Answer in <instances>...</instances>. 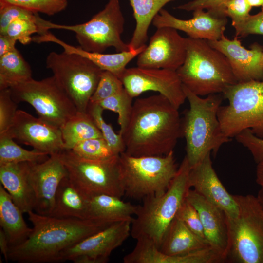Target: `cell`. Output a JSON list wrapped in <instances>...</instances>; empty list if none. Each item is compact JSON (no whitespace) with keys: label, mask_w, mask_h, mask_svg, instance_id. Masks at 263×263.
Instances as JSON below:
<instances>
[{"label":"cell","mask_w":263,"mask_h":263,"mask_svg":"<svg viewBox=\"0 0 263 263\" xmlns=\"http://www.w3.org/2000/svg\"><path fill=\"white\" fill-rule=\"evenodd\" d=\"M122 137L128 155H166L182 137L178 109L161 94L138 98Z\"/></svg>","instance_id":"1"},{"label":"cell","mask_w":263,"mask_h":263,"mask_svg":"<svg viewBox=\"0 0 263 263\" xmlns=\"http://www.w3.org/2000/svg\"><path fill=\"white\" fill-rule=\"evenodd\" d=\"M27 214L32 231L23 242L10 247L9 260L20 263L59 262L63 251L112 224L56 218L33 211Z\"/></svg>","instance_id":"2"},{"label":"cell","mask_w":263,"mask_h":263,"mask_svg":"<svg viewBox=\"0 0 263 263\" xmlns=\"http://www.w3.org/2000/svg\"><path fill=\"white\" fill-rule=\"evenodd\" d=\"M188 109L181 119L182 136L186 140L185 157L192 168L208 153H216L220 148L230 141L224 133L218 117L222 97L220 94L202 97L183 85Z\"/></svg>","instance_id":"3"},{"label":"cell","mask_w":263,"mask_h":263,"mask_svg":"<svg viewBox=\"0 0 263 263\" xmlns=\"http://www.w3.org/2000/svg\"><path fill=\"white\" fill-rule=\"evenodd\" d=\"M184 86L200 96L221 94L238 83L229 62L203 39L186 38V55L176 71Z\"/></svg>","instance_id":"4"},{"label":"cell","mask_w":263,"mask_h":263,"mask_svg":"<svg viewBox=\"0 0 263 263\" xmlns=\"http://www.w3.org/2000/svg\"><path fill=\"white\" fill-rule=\"evenodd\" d=\"M190 169L185 156L166 191L142 200L132 222L131 235L133 239L149 240L158 248L166 229L176 217L191 188Z\"/></svg>","instance_id":"5"},{"label":"cell","mask_w":263,"mask_h":263,"mask_svg":"<svg viewBox=\"0 0 263 263\" xmlns=\"http://www.w3.org/2000/svg\"><path fill=\"white\" fill-rule=\"evenodd\" d=\"M36 23L38 34L52 29L74 32L79 47L88 52L103 53L111 47L117 52L130 50L128 44L121 38L125 19L119 0H109L102 10L81 24H56L42 19L38 14Z\"/></svg>","instance_id":"6"},{"label":"cell","mask_w":263,"mask_h":263,"mask_svg":"<svg viewBox=\"0 0 263 263\" xmlns=\"http://www.w3.org/2000/svg\"><path fill=\"white\" fill-rule=\"evenodd\" d=\"M233 196L239 213L235 218L226 217L228 241L225 262L263 263V208L257 196Z\"/></svg>","instance_id":"7"},{"label":"cell","mask_w":263,"mask_h":263,"mask_svg":"<svg viewBox=\"0 0 263 263\" xmlns=\"http://www.w3.org/2000/svg\"><path fill=\"white\" fill-rule=\"evenodd\" d=\"M125 195L135 200L164 193L176 175L177 167L172 151L163 156L119 155Z\"/></svg>","instance_id":"8"},{"label":"cell","mask_w":263,"mask_h":263,"mask_svg":"<svg viewBox=\"0 0 263 263\" xmlns=\"http://www.w3.org/2000/svg\"><path fill=\"white\" fill-rule=\"evenodd\" d=\"M58 154L70 181L87 197L102 194L120 198L125 195L119 155L106 160H94L80 157L72 150H64Z\"/></svg>","instance_id":"9"},{"label":"cell","mask_w":263,"mask_h":263,"mask_svg":"<svg viewBox=\"0 0 263 263\" xmlns=\"http://www.w3.org/2000/svg\"><path fill=\"white\" fill-rule=\"evenodd\" d=\"M228 102L221 106L218 117L224 134L235 137L244 130L263 128V80L238 82L223 93Z\"/></svg>","instance_id":"10"},{"label":"cell","mask_w":263,"mask_h":263,"mask_svg":"<svg viewBox=\"0 0 263 263\" xmlns=\"http://www.w3.org/2000/svg\"><path fill=\"white\" fill-rule=\"evenodd\" d=\"M46 66L72 100L77 112L87 113L103 70L90 59L65 51L50 52Z\"/></svg>","instance_id":"11"},{"label":"cell","mask_w":263,"mask_h":263,"mask_svg":"<svg viewBox=\"0 0 263 263\" xmlns=\"http://www.w3.org/2000/svg\"><path fill=\"white\" fill-rule=\"evenodd\" d=\"M9 89L17 103H29L38 117L59 128L77 112L74 102L55 77L37 80L33 78Z\"/></svg>","instance_id":"12"},{"label":"cell","mask_w":263,"mask_h":263,"mask_svg":"<svg viewBox=\"0 0 263 263\" xmlns=\"http://www.w3.org/2000/svg\"><path fill=\"white\" fill-rule=\"evenodd\" d=\"M133 220L112 223L63 251L59 262L105 263L112 252L120 246L131 235Z\"/></svg>","instance_id":"13"},{"label":"cell","mask_w":263,"mask_h":263,"mask_svg":"<svg viewBox=\"0 0 263 263\" xmlns=\"http://www.w3.org/2000/svg\"><path fill=\"white\" fill-rule=\"evenodd\" d=\"M120 79L133 98L148 91L157 92L178 109L186 99L176 71L137 66L126 68Z\"/></svg>","instance_id":"14"},{"label":"cell","mask_w":263,"mask_h":263,"mask_svg":"<svg viewBox=\"0 0 263 263\" xmlns=\"http://www.w3.org/2000/svg\"><path fill=\"white\" fill-rule=\"evenodd\" d=\"M186 55V38L182 37L174 28L160 27L137 56V65L177 71L183 64Z\"/></svg>","instance_id":"15"},{"label":"cell","mask_w":263,"mask_h":263,"mask_svg":"<svg viewBox=\"0 0 263 263\" xmlns=\"http://www.w3.org/2000/svg\"><path fill=\"white\" fill-rule=\"evenodd\" d=\"M7 132L14 139L49 155L65 150L60 129L25 111L18 110Z\"/></svg>","instance_id":"16"},{"label":"cell","mask_w":263,"mask_h":263,"mask_svg":"<svg viewBox=\"0 0 263 263\" xmlns=\"http://www.w3.org/2000/svg\"><path fill=\"white\" fill-rule=\"evenodd\" d=\"M67 176L58 153L49 155L41 162H29L28 178L35 196V212L50 215L58 186Z\"/></svg>","instance_id":"17"},{"label":"cell","mask_w":263,"mask_h":263,"mask_svg":"<svg viewBox=\"0 0 263 263\" xmlns=\"http://www.w3.org/2000/svg\"><path fill=\"white\" fill-rule=\"evenodd\" d=\"M207 41L227 58L238 82L263 80V47L261 45L255 42L248 49L242 45L238 38L229 39L224 34L219 40Z\"/></svg>","instance_id":"18"},{"label":"cell","mask_w":263,"mask_h":263,"mask_svg":"<svg viewBox=\"0 0 263 263\" xmlns=\"http://www.w3.org/2000/svg\"><path fill=\"white\" fill-rule=\"evenodd\" d=\"M152 23L157 28L171 27L185 32L189 38L214 41L220 39L224 34L227 19L209 10L196 9L193 11L192 18L181 19L163 8Z\"/></svg>","instance_id":"19"},{"label":"cell","mask_w":263,"mask_h":263,"mask_svg":"<svg viewBox=\"0 0 263 263\" xmlns=\"http://www.w3.org/2000/svg\"><path fill=\"white\" fill-rule=\"evenodd\" d=\"M189 180L190 188L222 209L227 217L232 218L238 216L237 203L233 195L228 192L217 175L212 166L210 153L191 168Z\"/></svg>","instance_id":"20"},{"label":"cell","mask_w":263,"mask_h":263,"mask_svg":"<svg viewBox=\"0 0 263 263\" xmlns=\"http://www.w3.org/2000/svg\"><path fill=\"white\" fill-rule=\"evenodd\" d=\"M186 199L195 207L199 214L207 243L225 261L228 241L225 212L193 189H189Z\"/></svg>","instance_id":"21"},{"label":"cell","mask_w":263,"mask_h":263,"mask_svg":"<svg viewBox=\"0 0 263 263\" xmlns=\"http://www.w3.org/2000/svg\"><path fill=\"white\" fill-rule=\"evenodd\" d=\"M33 41L38 43L53 42L61 46L64 51L80 55L92 61L103 71H107L120 77L127 64L137 56L145 48L146 44L135 50L119 52L114 54L90 52L79 46L75 47L56 38L48 31L33 38Z\"/></svg>","instance_id":"22"},{"label":"cell","mask_w":263,"mask_h":263,"mask_svg":"<svg viewBox=\"0 0 263 263\" xmlns=\"http://www.w3.org/2000/svg\"><path fill=\"white\" fill-rule=\"evenodd\" d=\"M217 259L216 254L210 247L185 255L171 256L161 252L151 242L139 239L133 249L123 257V263H215Z\"/></svg>","instance_id":"23"},{"label":"cell","mask_w":263,"mask_h":263,"mask_svg":"<svg viewBox=\"0 0 263 263\" xmlns=\"http://www.w3.org/2000/svg\"><path fill=\"white\" fill-rule=\"evenodd\" d=\"M28 171L29 162L0 165V184L23 213L34 210L36 204Z\"/></svg>","instance_id":"24"},{"label":"cell","mask_w":263,"mask_h":263,"mask_svg":"<svg viewBox=\"0 0 263 263\" xmlns=\"http://www.w3.org/2000/svg\"><path fill=\"white\" fill-rule=\"evenodd\" d=\"M210 246L176 216L166 229L158 249L171 256H182Z\"/></svg>","instance_id":"25"},{"label":"cell","mask_w":263,"mask_h":263,"mask_svg":"<svg viewBox=\"0 0 263 263\" xmlns=\"http://www.w3.org/2000/svg\"><path fill=\"white\" fill-rule=\"evenodd\" d=\"M119 197L102 194L89 199L87 219L105 223L133 220L138 206L123 201Z\"/></svg>","instance_id":"26"},{"label":"cell","mask_w":263,"mask_h":263,"mask_svg":"<svg viewBox=\"0 0 263 263\" xmlns=\"http://www.w3.org/2000/svg\"><path fill=\"white\" fill-rule=\"evenodd\" d=\"M89 199L75 187L67 176L58 186L54 207L49 216L88 220Z\"/></svg>","instance_id":"27"},{"label":"cell","mask_w":263,"mask_h":263,"mask_svg":"<svg viewBox=\"0 0 263 263\" xmlns=\"http://www.w3.org/2000/svg\"><path fill=\"white\" fill-rule=\"evenodd\" d=\"M22 213L0 184V225L8 238L10 247L23 242L32 231L24 221Z\"/></svg>","instance_id":"28"},{"label":"cell","mask_w":263,"mask_h":263,"mask_svg":"<svg viewBox=\"0 0 263 263\" xmlns=\"http://www.w3.org/2000/svg\"><path fill=\"white\" fill-rule=\"evenodd\" d=\"M174 0H129L136 26L128 43L130 50L146 45L149 28L155 17L167 3Z\"/></svg>","instance_id":"29"},{"label":"cell","mask_w":263,"mask_h":263,"mask_svg":"<svg viewBox=\"0 0 263 263\" xmlns=\"http://www.w3.org/2000/svg\"><path fill=\"white\" fill-rule=\"evenodd\" d=\"M60 129L65 150H71L77 144L86 140L103 137L87 113L77 112Z\"/></svg>","instance_id":"30"},{"label":"cell","mask_w":263,"mask_h":263,"mask_svg":"<svg viewBox=\"0 0 263 263\" xmlns=\"http://www.w3.org/2000/svg\"><path fill=\"white\" fill-rule=\"evenodd\" d=\"M31 78V67L16 48L0 56V90Z\"/></svg>","instance_id":"31"},{"label":"cell","mask_w":263,"mask_h":263,"mask_svg":"<svg viewBox=\"0 0 263 263\" xmlns=\"http://www.w3.org/2000/svg\"><path fill=\"white\" fill-rule=\"evenodd\" d=\"M49 155L33 149L29 150L18 145L7 132L0 134V165L21 162H41Z\"/></svg>","instance_id":"32"},{"label":"cell","mask_w":263,"mask_h":263,"mask_svg":"<svg viewBox=\"0 0 263 263\" xmlns=\"http://www.w3.org/2000/svg\"><path fill=\"white\" fill-rule=\"evenodd\" d=\"M104 109L98 104L89 102L87 113L89 114L98 129L103 138L111 148L117 155L125 152V147L122 136L115 132L111 124L106 122L103 117Z\"/></svg>","instance_id":"33"},{"label":"cell","mask_w":263,"mask_h":263,"mask_svg":"<svg viewBox=\"0 0 263 263\" xmlns=\"http://www.w3.org/2000/svg\"><path fill=\"white\" fill-rule=\"evenodd\" d=\"M132 99L124 89L120 92L98 103L104 110H110L118 114V123L120 126L119 133L121 136L131 117Z\"/></svg>","instance_id":"34"},{"label":"cell","mask_w":263,"mask_h":263,"mask_svg":"<svg viewBox=\"0 0 263 263\" xmlns=\"http://www.w3.org/2000/svg\"><path fill=\"white\" fill-rule=\"evenodd\" d=\"M71 150L78 156L90 160H106L118 155L115 153L103 137L83 141Z\"/></svg>","instance_id":"35"},{"label":"cell","mask_w":263,"mask_h":263,"mask_svg":"<svg viewBox=\"0 0 263 263\" xmlns=\"http://www.w3.org/2000/svg\"><path fill=\"white\" fill-rule=\"evenodd\" d=\"M14 4L34 13L49 16L57 14L67 7L68 0H0Z\"/></svg>","instance_id":"36"},{"label":"cell","mask_w":263,"mask_h":263,"mask_svg":"<svg viewBox=\"0 0 263 263\" xmlns=\"http://www.w3.org/2000/svg\"><path fill=\"white\" fill-rule=\"evenodd\" d=\"M124 89L120 78L111 72L103 71L90 102L98 103L120 92Z\"/></svg>","instance_id":"37"},{"label":"cell","mask_w":263,"mask_h":263,"mask_svg":"<svg viewBox=\"0 0 263 263\" xmlns=\"http://www.w3.org/2000/svg\"><path fill=\"white\" fill-rule=\"evenodd\" d=\"M36 20L18 18L14 20L8 26L4 35L7 36L23 45L30 43L34 33H39Z\"/></svg>","instance_id":"38"},{"label":"cell","mask_w":263,"mask_h":263,"mask_svg":"<svg viewBox=\"0 0 263 263\" xmlns=\"http://www.w3.org/2000/svg\"><path fill=\"white\" fill-rule=\"evenodd\" d=\"M38 13L0 1V35H4L9 24L15 19H26L36 20Z\"/></svg>","instance_id":"39"},{"label":"cell","mask_w":263,"mask_h":263,"mask_svg":"<svg viewBox=\"0 0 263 263\" xmlns=\"http://www.w3.org/2000/svg\"><path fill=\"white\" fill-rule=\"evenodd\" d=\"M17 104L9 88L0 90V134L8 131L12 125L18 110Z\"/></svg>","instance_id":"40"},{"label":"cell","mask_w":263,"mask_h":263,"mask_svg":"<svg viewBox=\"0 0 263 263\" xmlns=\"http://www.w3.org/2000/svg\"><path fill=\"white\" fill-rule=\"evenodd\" d=\"M176 217L182 220L193 233L207 241L199 214L195 207L186 198L181 206Z\"/></svg>","instance_id":"41"},{"label":"cell","mask_w":263,"mask_h":263,"mask_svg":"<svg viewBox=\"0 0 263 263\" xmlns=\"http://www.w3.org/2000/svg\"><path fill=\"white\" fill-rule=\"evenodd\" d=\"M252 7L246 0H228L219 9L218 13L224 17H229L232 24L245 19L250 14Z\"/></svg>","instance_id":"42"},{"label":"cell","mask_w":263,"mask_h":263,"mask_svg":"<svg viewBox=\"0 0 263 263\" xmlns=\"http://www.w3.org/2000/svg\"><path fill=\"white\" fill-rule=\"evenodd\" d=\"M236 37H245L251 34L263 35V7L259 13L250 15L244 20L232 24Z\"/></svg>","instance_id":"43"},{"label":"cell","mask_w":263,"mask_h":263,"mask_svg":"<svg viewBox=\"0 0 263 263\" xmlns=\"http://www.w3.org/2000/svg\"><path fill=\"white\" fill-rule=\"evenodd\" d=\"M235 138L250 152L257 163L263 160V138L256 136L250 129L243 130Z\"/></svg>","instance_id":"44"},{"label":"cell","mask_w":263,"mask_h":263,"mask_svg":"<svg viewBox=\"0 0 263 263\" xmlns=\"http://www.w3.org/2000/svg\"><path fill=\"white\" fill-rule=\"evenodd\" d=\"M228 0H193L179 5L176 9L187 11L207 9L218 13L222 6Z\"/></svg>","instance_id":"45"},{"label":"cell","mask_w":263,"mask_h":263,"mask_svg":"<svg viewBox=\"0 0 263 263\" xmlns=\"http://www.w3.org/2000/svg\"><path fill=\"white\" fill-rule=\"evenodd\" d=\"M17 41L5 35H0V56L16 48Z\"/></svg>","instance_id":"46"},{"label":"cell","mask_w":263,"mask_h":263,"mask_svg":"<svg viewBox=\"0 0 263 263\" xmlns=\"http://www.w3.org/2000/svg\"><path fill=\"white\" fill-rule=\"evenodd\" d=\"M0 248L1 254L3 255L5 260H9L8 254L10 245L8 238L2 228L0 229Z\"/></svg>","instance_id":"47"},{"label":"cell","mask_w":263,"mask_h":263,"mask_svg":"<svg viewBox=\"0 0 263 263\" xmlns=\"http://www.w3.org/2000/svg\"><path fill=\"white\" fill-rule=\"evenodd\" d=\"M257 164L256 181L261 188H263V160Z\"/></svg>","instance_id":"48"},{"label":"cell","mask_w":263,"mask_h":263,"mask_svg":"<svg viewBox=\"0 0 263 263\" xmlns=\"http://www.w3.org/2000/svg\"><path fill=\"white\" fill-rule=\"evenodd\" d=\"M249 4L252 7H263V0H246Z\"/></svg>","instance_id":"49"},{"label":"cell","mask_w":263,"mask_h":263,"mask_svg":"<svg viewBox=\"0 0 263 263\" xmlns=\"http://www.w3.org/2000/svg\"><path fill=\"white\" fill-rule=\"evenodd\" d=\"M257 197L262 207L263 208V188H261V189L259 190Z\"/></svg>","instance_id":"50"},{"label":"cell","mask_w":263,"mask_h":263,"mask_svg":"<svg viewBox=\"0 0 263 263\" xmlns=\"http://www.w3.org/2000/svg\"><path fill=\"white\" fill-rule=\"evenodd\" d=\"M253 133L256 136L263 138V128Z\"/></svg>","instance_id":"51"},{"label":"cell","mask_w":263,"mask_h":263,"mask_svg":"<svg viewBox=\"0 0 263 263\" xmlns=\"http://www.w3.org/2000/svg\"></svg>","instance_id":"52"}]
</instances>
